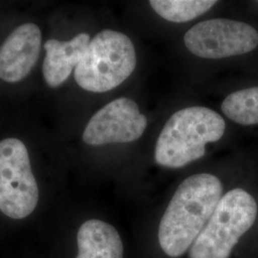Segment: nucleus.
Returning <instances> with one entry per match:
<instances>
[{
  "label": "nucleus",
  "instance_id": "obj_1",
  "mask_svg": "<svg viewBox=\"0 0 258 258\" xmlns=\"http://www.w3.org/2000/svg\"><path fill=\"white\" fill-rule=\"evenodd\" d=\"M221 181L199 173L178 186L164 213L158 231L159 244L170 257H180L191 247L221 199Z\"/></svg>",
  "mask_w": 258,
  "mask_h": 258
},
{
  "label": "nucleus",
  "instance_id": "obj_2",
  "mask_svg": "<svg viewBox=\"0 0 258 258\" xmlns=\"http://www.w3.org/2000/svg\"><path fill=\"white\" fill-rule=\"evenodd\" d=\"M226 122L210 108L191 106L175 112L166 121L155 147L160 166L179 168L201 159L206 145L223 137Z\"/></svg>",
  "mask_w": 258,
  "mask_h": 258
},
{
  "label": "nucleus",
  "instance_id": "obj_3",
  "mask_svg": "<svg viewBox=\"0 0 258 258\" xmlns=\"http://www.w3.org/2000/svg\"><path fill=\"white\" fill-rule=\"evenodd\" d=\"M136 62L131 39L120 32L103 30L90 40L75 69V80L86 91L107 92L131 76Z\"/></svg>",
  "mask_w": 258,
  "mask_h": 258
},
{
  "label": "nucleus",
  "instance_id": "obj_4",
  "mask_svg": "<svg viewBox=\"0 0 258 258\" xmlns=\"http://www.w3.org/2000/svg\"><path fill=\"white\" fill-rule=\"evenodd\" d=\"M257 204L242 188L223 195L210 220L194 241L189 258H229L240 238L254 224Z\"/></svg>",
  "mask_w": 258,
  "mask_h": 258
},
{
  "label": "nucleus",
  "instance_id": "obj_5",
  "mask_svg": "<svg viewBox=\"0 0 258 258\" xmlns=\"http://www.w3.org/2000/svg\"><path fill=\"white\" fill-rule=\"evenodd\" d=\"M38 186L24 143L19 139L0 141V210L13 219L35 211Z\"/></svg>",
  "mask_w": 258,
  "mask_h": 258
},
{
  "label": "nucleus",
  "instance_id": "obj_6",
  "mask_svg": "<svg viewBox=\"0 0 258 258\" xmlns=\"http://www.w3.org/2000/svg\"><path fill=\"white\" fill-rule=\"evenodd\" d=\"M184 40V45L194 55L218 59L253 51L258 45V32L237 20L209 19L190 28Z\"/></svg>",
  "mask_w": 258,
  "mask_h": 258
},
{
  "label": "nucleus",
  "instance_id": "obj_7",
  "mask_svg": "<svg viewBox=\"0 0 258 258\" xmlns=\"http://www.w3.org/2000/svg\"><path fill=\"white\" fill-rule=\"evenodd\" d=\"M147 125V117L140 112L137 103L128 98H119L89 120L83 140L90 146L130 143L142 137Z\"/></svg>",
  "mask_w": 258,
  "mask_h": 258
},
{
  "label": "nucleus",
  "instance_id": "obj_8",
  "mask_svg": "<svg viewBox=\"0 0 258 258\" xmlns=\"http://www.w3.org/2000/svg\"><path fill=\"white\" fill-rule=\"evenodd\" d=\"M41 39V31L34 23L14 30L0 46V79L10 83L24 80L37 63Z\"/></svg>",
  "mask_w": 258,
  "mask_h": 258
},
{
  "label": "nucleus",
  "instance_id": "obj_9",
  "mask_svg": "<svg viewBox=\"0 0 258 258\" xmlns=\"http://www.w3.org/2000/svg\"><path fill=\"white\" fill-rule=\"evenodd\" d=\"M90 42L88 34L82 33L69 41L48 39L44 49L46 55L42 65V74L48 86L56 88L64 83L80 63Z\"/></svg>",
  "mask_w": 258,
  "mask_h": 258
},
{
  "label": "nucleus",
  "instance_id": "obj_10",
  "mask_svg": "<svg viewBox=\"0 0 258 258\" xmlns=\"http://www.w3.org/2000/svg\"><path fill=\"white\" fill-rule=\"evenodd\" d=\"M79 253L76 258H123V246L117 230L105 222H84L77 235Z\"/></svg>",
  "mask_w": 258,
  "mask_h": 258
},
{
  "label": "nucleus",
  "instance_id": "obj_11",
  "mask_svg": "<svg viewBox=\"0 0 258 258\" xmlns=\"http://www.w3.org/2000/svg\"><path fill=\"white\" fill-rule=\"evenodd\" d=\"M223 113L241 125L258 124V87L230 94L222 103Z\"/></svg>",
  "mask_w": 258,
  "mask_h": 258
},
{
  "label": "nucleus",
  "instance_id": "obj_12",
  "mask_svg": "<svg viewBox=\"0 0 258 258\" xmlns=\"http://www.w3.org/2000/svg\"><path fill=\"white\" fill-rule=\"evenodd\" d=\"M214 0H151L150 6L167 21L182 23L196 19L213 7Z\"/></svg>",
  "mask_w": 258,
  "mask_h": 258
}]
</instances>
